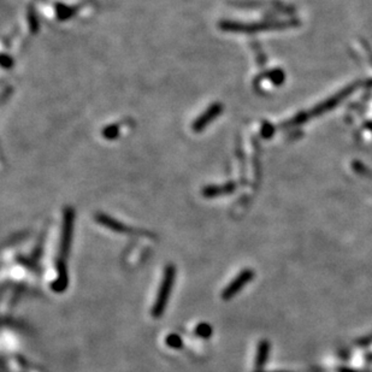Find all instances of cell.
<instances>
[{"label": "cell", "instance_id": "6da1fadb", "mask_svg": "<svg viewBox=\"0 0 372 372\" xmlns=\"http://www.w3.org/2000/svg\"><path fill=\"white\" fill-rule=\"evenodd\" d=\"M175 279H176V268L175 265H168L164 271L163 281L160 283V287H159L157 300H155V305L152 307V317L153 318H160L161 314L165 312L166 305L169 303L170 294H171L172 287H174Z\"/></svg>", "mask_w": 372, "mask_h": 372}, {"label": "cell", "instance_id": "7a4b0ae2", "mask_svg": "<svg viewBox=\"0 0 372 372\" xmlns=\"http://www.w3.org/2000/svg\"><path fill=\"white\" fill-rule=\"evenodd\" d=\"M72 228H74V211L66 209L64 211L63 230H62L61 247H59V261H65L69 255L70 246L72 240Z\"/></svg>", "mask_w": 372, "mask_h": 372}, {"label": "cell", "instance_id": "8992f818", "mask_svg": "<svg viewBox=\"0 0 372 372\" xmlns=\"http://www.w3.org/2000/svg\"><path fill=\"white\" fill-rule=\"evenodd\" d=\"M194 333H195V335L199 336V338L209 339L210 336L212 335V333H214V329H212L209 323H200V324L196 325Z\"/></svg>", "mask_w": 372, "mask_h": 372}, {"label": "cell", "instance_id": "277c9868", "mask_svg": "<svg viewBox=\"0 0 372 372\" xmlns=\"http://www.w3.org/2000/svg\"><path fill=\"white\" fill-rule=\"evenodd\" d=\"M250 276H252V272L244 271L242 274H240L233 282L229 283V284L226 285L225 289L223 290V293L220 294L223 300H229V299L233 298V296L241 289L242 285L250 279Z\"/></svg>", "mask_w": 372, "mask_h": 372}, {"label": "cell", "instance_id": "3957f363", "mask_svg": "<svg viewBox=\"0 0 372 372\" xmlns=\"http://www.w3.org/2000/svg\"><path fill=\"white\" fill-rule=\"evenodd\" d=\"M95 219H96V222L99 223V224L106 226V228L111 229V230L116 231V233L133 234V235H135V234H144V233H139V231H136L135 229L129 228V226L124 225L123 223L118 222V220L112 219L111 217H109V216H106V215H104V214H98V215H96L95 216Z\"/></svg>", "mask_w": 372, "mask_h": 372}, {"label": "cell", "instance_id": "52a82bcc", "mask_svg": "<svg viewBox=\"0 0 372 372\" xmlns=\"http://www.w3.org/2000/svg\"><path fill=\"white\" fill-rule=\"evenodd\" d=\"M166 346L174 349H181L183 347V340L177 334H170L165 339Z\"/></svg>", "mask_w": 372, "mask_h": 372}, {"label": "cell", "instance_id": "5b68a950", "mask_svg": "<svg viewBox=\"0 0 372 372\" xmlns=\"http://www.w3.org/2000/svg\"><path fill=\"white\" fill-rule=\"evenodd\" d=\"M57 274H58V277H57L56 281L51 284V287H52L53 292L63 293L64 290L66 289L69 283L68 269H66L65 261L58 260V263H57Z\"/></svg>", "mask_w": 372, "mask_h": 372}]
</instances>
